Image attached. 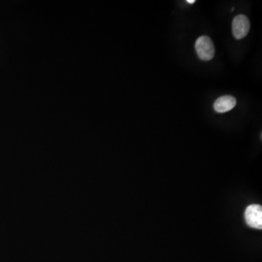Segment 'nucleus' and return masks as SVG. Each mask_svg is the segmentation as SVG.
Returning a JSON list of instances; mask_svg holds the SVG:
<instances>
[{
    "mask_svg": "<svg viewBox=\"0 0 262 262\" xmlns=\"http://www.w3.org/2000/svg\"><path fill=\"white\" fill-rule=\"evenodd\" d=\"M195 50L199 58L205 61L212 59L215 55V47L209 37L202 36L195 43Z\"/></svg>",
    "mask_w": 262,
    "mask_h": 262,
    "instance_id": "f257e3e1",
    "label": "nucleus"
},
{
    "mask_svg": "<svg viewBox=\"0 0 262 262\" xmlns=\"http://www.w3.org/2000/svg\"><path fill=\"white\" fill-rule=\"evenodd\" d=\"M245 218L246 223L251 227L262 229V209L260 205H251L246 210Z\"/></svg>",
    "mask_w": 262,
    "mask_h": 262,
    "instance_id": "f03ea898",
    "label": "nucleus"
},
{
    "mask_svg": "<svg viewBox=\"0 0 262 262\" xmlns=\"http://www.w3.org/2000/svg\"><path fill=\"white\" fill-rule=\"evenodd\" d=\"M250 29V21L245 15H238L232 22V33L235 39L241 40L246 37Z\"/></svg>",
    "mask_w": 262,
    "mask_h": 262,
    "instance_id": "7ed1b4c3",
    "label": "nucleus"
},
{
    "mask_svg": "<svg viewBox=\"0 0 262 262\" xmlns=\"http://www.w3.org/2000/svg\"><path fill=\"white\" fill-rule=\"evenodd\" d=\"M237 104L235 98L232 95H223L220 97L214 104L216 112L218 113H225L232 110Z\"/></svg>",
    "mask_w": 262,
    "mask_h": 262,
    "instance_id": "20e7f679",
    "label": "nucleus"
},
{
    "mask_svg": "<svg viewBox=\"0 0 262 262\" xmlns=\"http://www.w3.org/2000/svg\"><path fill=\"white\" fill-rule=\"evenodd\" d=\"M187 3L189 4H194L195 2V0H187Z\"/></svg>",
    "mask_w": 262,
    "mask_h": 262,
    "instance_id": "39448f33",
    "label": "nucleus"
}]
</instances>
